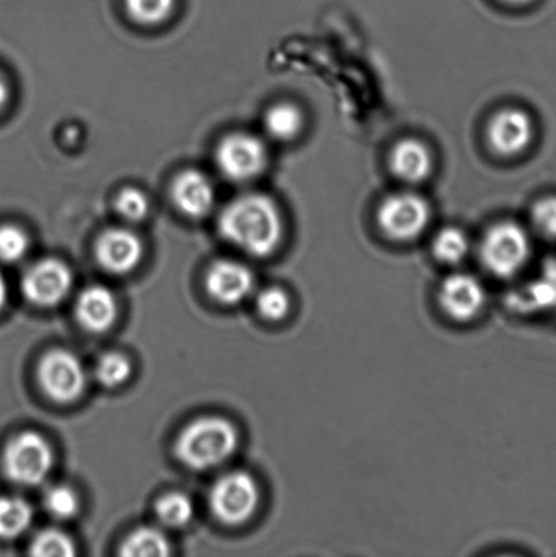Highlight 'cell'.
<instances>
[{"label":"cell","mask_w":556,"mask_h":557,"mask_svg":"<svg viewBox=\"0 0 556 557\" xmlns=\"http://www.w3.org/2000/svg\"><path fill=\"white\" fill-rule=\"evenodd\" d=\"M220 233L227 243L255 258H267L281 247L285 225L280 207L270 196H238L221 212Z\"/></svg>","instance_id":"1"},{"label":"cell","mask_w":556,"mask_h":557,"mask_svg":"<svg viewBox=\"0 0 556 557\" xmlns=\"http://www.w3.org/2000/svg\"><path fill=\"white\" fill-rule=\"evenodd\" d=\"M238 442L236 425L225 418L205 417L194 420L178 434L174 453L185 467L205 471L228 460Z\"/></svg>","instance_id":"2"},{"label":"cell","mask_w":556,"mask_h":557,"mask_svg":"<svg viewBox=\"0 0 556 557\" xmlns=\"http://www.w3.org/2000/svg\"><path fill=\"white\" fill-rule=\"evenodd\" d=\"M531 253V238L526 228L511 221L498 222L490 227L479 249L484 270L498 278L520 274L530 261Z\"/></svg>","instance_id":"3"},{"label":"cell","mask_w":556,"mask_h":557,"mask_svg":"<svg viewBox=\"0 0 556 557\" xmlns=\"http://www.w3.org/2000/svg\"><path fill=\"white\" fill-rule=\"evenodd\" d=\"M3 469L11 482L25 487L46 482L52 472L54 456L51 445L40 434L25 431L15 435L3 451Z\"/></svg>","instance_id":"4"},{"label":"cell","mask_w":556,"mask_h":557,"mask_svg":"<svg viewBox=\"0 0 556 557\" xmlns=\"http://www.w3.org/2000/svg\"><path fill=\"white\" fill-rule=\"evenodd\" d=\"M210 509L217 520L237 527L254 517L260 505V488L252 474L234 471L223 474L212 485Z\"/></svg>","instance_id":"5"},{"label":"cell","mask_w":556,"mask_h":557,"mask_svg":"<svg viewBox=\"0 0 556 557\" xmlns=\"http://www.w3.org/2000/svg\"><path fill=\"white\" fill-rule=\"evenodd\" d=\"M432 220L427 199L412 193L388 196L378 211V223L386 238L395 243H411L421 237Z\"/></svg>","instance_id":"6"},{"label":"cell","mask_w":556,"mask_h":557,"mask_svg":"<svg viewBox=\"0 0 556 557\" xmlns=\"http://www.w3.org/2000/svg\"><path fill=\"white\" fill-rule=\"evenodd\" d=\"M217 166L232 182L259 177L269 162V151L258 136L236 133L225 136L217 147Z\"/></svg>","instance_id":"7"},{"label":"cell","mask_w":556,"mask_h":557,"mask_svg":"<svg viewBox=\"0 0 556 557\" xmlns=\"http://www.w3.org/2000/svg\"><path fill=\"white\" fill-rule=\"evenodd\" d=\"M38 381L53 401L67 404L86 389L87 373L82 360L67 349H53L38 364Z\"/></svg>","instance_id":"8"},{"label":"cell","mask_w":556,"mask_h":557,"mask_svg":"<svg viewBox=\"0 0 556 557\" xmlns=\"http://www.w3.org/2000/svg\"><path fill=\"white\" fill-rule=\"evenodd\" d=\"M487 293L477 276L455 272L440 283L437 304L445 317L460 324L477 320L486 308Z\"/></svg>","instance_id":"9"},{"label":"cell","mask_w":556,"mask_h":557,"mask_svg":"<svg viewBox=\"0 0 556 557\" xmlns=\"http://www.w3.org/2000/svg\"><path fill=\"white\" fill-rule=\"evenodd\" d=\"M21 286L32 305L52 308L67 298L73 287V274L63 261L46 259L25 272Z\"/></svg>","instance_id":"10"},{"label":"cell","mask_w":556,"mask_h":557,"mask_svg":"<svg viewBox=\"0 0 556 557\" xmlns=\"http://www.w3.org/2000/svg\"><path fill=\"white\" fill-rule=\"evenodd\" d=\"M535 127L532 117L519 108H505L487 125L490 149L499 157L520 156L531 146Z\"/></svg>","instance_id":"11"},{"label":"cell","mask_w":556,"mask_h":557,"mask_svg":"<svg viewBox=\"0 0 556 557\" xmlns=\"http://www.w3.org/2000/svg\"><path fill=\"white\" fill-rule=\"evenodd\" d=\"M96 258L103 270L116 275L128 274L144 258V244L127 228H109L97 239Z\"/></svg>","instance_id":"12"},{"label":"cell","mask_w":556,"mask_h":557,"mask_svg":"<svg viewBox=\"0 0 556 557\" xmlns=\"http://www.w3.org/2000/svg\"><path fill=\"white\" fill-rule=\"evenodd\" d=\"M207 292L222 305H237L254 292L255 276L247 265L234 260H220L210 267Z\"/></svg>","instance_id":"13"},{"label":"cell","mask_w":556,"mask_h":557,"mask_svg":"<svg viewBox=\"0 0 556 557\" xmlns=\"http://www.w3.org/2000/svg\"><path fill=\"white\" fill-rule=\"evenodd\" d=\"M171 195L176 209L193 220L209 215L214 209V184L209 176L195 169L178 174L173 182Z\"/></svg>","instance_id":"14"},{"label":"cell","mask_w":556,"mask_h":557,"mask_svg":"<svg viewBox=\"0 0 556 557\" xmlns=\"http://www.w3.org/2000/svg\"><path fill=\"white\" fill-rule=\"evenodd\" d=\"M118 299L111 289L95 284L84 289L76 300L75 315L86 331L106 332L118 319Z\"/></svg>","instance_id":"15"},{"label":"cell","mask_w":556,"mask_h":557,"mask_svg":"<svg viewBox=\"0 0 556 557\" xmlns=\"http://www.w3.org/2000/svg\"><path fill=\"white\" fill-rule=\"evenodd\" d=\"M433 156L423 141L407 138L397 141L390 156L392 173L401 182L418 184L424 182L433 171Z\"/></svg>","instance_id":"16"},{"label":"cell","mask_w":556,"mask_h":557,"mask_svg":"<svg viewBox=\"0 0 556 557\" xmlns=\"http://www.w3.org/2000/svg\"><path fill=\"white\" fill-rule=\"evenodd\" d=\"M516 309L526 311H553L556 313V259L547 261L542 276L515 295Z\"/></svg>","instance_id":"17"},{"label":"cell","mask_w":556,"mask_h":557,"mask_svg":"<svg viewBox=\"0 0 556 557\" xmlns=\"http://www.w3.org/2000/svg\"><path fill=\"white\" fill-rule=\"evenodd\" d=\"M305 117L301 109L292 102H280L271 107L264 116L267 133L280 141H291L302 133Z\"/></svg>","instance_id":"18"},{"label":"cell","mask_w":556,"mask_h":557,"mask_svg":"<svg viewBox=\"0 0 556 557\" xmlns=\"http://www.w3.org/2000/svg\"><path fill=\"white\" fill-rule=\"evenodd\" d=\"M35 517L29 502L20 496L0 498V539L11 540L21 536L29 529Z\"/></svg>","instance_id":"19"},{"label":"cell","mask_w":556,"mask_h":557,"mask_svg":"<svg viewBox=\"0 0 556 557\" xmlns=\"http://www.w3.org/2000/svg\"><path fill=\"white\" fill-rule=\"evenodd\" d=\"M171 544L165 534L155 528H139L129 534L122 545L123 556L128 557H163L171 555Z\"/></svg>","instance_id":"20"},{"label":"cell","mask_w":556,"mask_h":557,"mask_svg":"<svg viewBox=\"0 0 556 557\" xmlns=\"http://www.w3.org/2000/svg\"><path fill=\"white\" fill-rule=\"evenodd\" d=\"M432 252L441 264H460L470 253V239L459 227H444L433 239Z\"/></svg>","instance_id":"21"},{"label":"cell","mask_w":556,"mask_h":557,"mask_svg":"<svg viewBox=\"0 0 556 557\" xmlns=\"http://www.w3.org/2000/svg\"><path fill=\"white\" fill-rule=\"evenodd\" d=\"M157 517L163 525L183 528L193 520L195 515L194 502L182 493H171L157 502Z\"/></svg>","instance_id":"22"},{"label":"cell","mask_w":556,"mask_h":557,"mask_svg":"<svg viewBox=\"0 0 556 557\" xmlns=\"http://www.w3.org/2000/svg\"><path fill=\"white\" fill-rule=\"evenodd\" d=\"M292 297L285 288L271 286L256 295V310L261 319L270 322L285 320L292 311Z\"/></svg>","instance_id":"23"},{"label":"cell","mask_w":556,"mask_h":557,"mask_svg":"<svg viewBox=\"0 0 556 557\" xmlns=\"http://www.w3.org/2000/svg\"><path fill=\"white\" fill-rule=\"evenodd\" d=\"M30 555L40 557H71L75 555L73 540L59 529H46L30 544Z\"/></svg>","instance_id":"24"},{"label":"cell","mask_w":556,"mask_h":557,"mask_svg":"<svg viewBox=\"0 0 556 557\" xmlns=\"http://www.w3.org/2000/svg\"><path fill=\"white\" fill-rule=\"evenodd\" d=\"M129 360L119 352H108L98 360L95 375L101 385L116 387L123 385L131 376Z\"/></svg>","instance_id":"25"},{"label":"cell","mask_w":556,"mask_h":557,"mask_svg":"<svg viewBox=\"0 0 556 557\" xmlns=\"http://www.w3.org/2000/svg\"><path fill=\"white\" fill-rule=\"evenodd\" d=\"M131 18L141 25H157L172 14L174 0H125Z\"/></svg>","instance_id":"26"},{"label":"cell","mask_w":556,"mask_h":557,"mask_svg":"<svg viewBox=\"0 0 556 557\" xmlns=\"http://www.w3.org/2000/svg\"><path fill=\"white\" fill-rule=\"evenodd\" d=\"M42 504L49 516L62 521L70 520L79 510L78 495L65 485H53L47 490Z\"/></svg>","instance_id":"27"},{"label":"cell","mask_w":556,"mask_h":557,"mask_svg":"<svg viewBox=\"0 0 556 557\" xmlns=\"http://www.w3.org/2000/svg\"><path fill=\"white\" fill-rule=\"evenodd\" d=\"M29 238L22 228L13 225L0 226V261L14 264L25 258Z\"/></svg>","instance_id":"28"},{"label":"cell","mask_w":556,"mask_h":557,"mask_svg":"<svg viewBox=\"0 0 556 557\" xmlns=\"http://www.w3.org/2000/svg\"><path fill=\"white\" fill-rule=\"evenodd\" d=\"M116 210L125 221L140 222L149 214V199L139 189L125 188L116 198Z\"/></svg>","instance_id":"29"},{"label":"cell","mask_w":556,"mask_h":557,"mask_svg":"<svg viewBox=\"0 0 556 557\" xmlns=\"http://www.w3.org/2000/svg\"><path fill=\"white\" fill-rule=\"evenodd\" d=\"M531 218L539 234L556 242V196L538 200L533 206Z\"/></svg>","instance_id":"30"},{"label":"cell","mask_w":556,"mask_h":557,"mask_svg":"<svg viewBox=\"0 0 556 557\" xmlns=\"http://www.w3.org/2000/svg\"><path fill=\"white\" fill-rule=\"evenodd\" d=\"M9 298V288L8 283H5L4 277L0 274V310L4 308V305L8 304Z\"/></svg>","instance_id":"31"},{"label":"cell","mask_w":556,"mask_h":557,"mask_svg":"<svg viewBox=\"0 0 556 557\" xmlns=\"http://www.w3.org/2000/svg\"><path fill=\"white\" fill-rule=\"evenodd\" d=\"M9 101V86L2 75H0V111H2L5 102Z\"/></svg>","instance_id":"32"},{"label":"cell","mask_w":556,"mask_h":557,"mask_svg":"<svg viewBox=\"0 0 556 557\" xmlns=\"http://www.w3.org/2000/svg\"><path fill=\"white\" fill-rule=\"evenodd\" d=\"M503 2L509 3V4H526V3H530L531 0H503Z\"/></svg>","instance_id":"33"}]
</instances>
